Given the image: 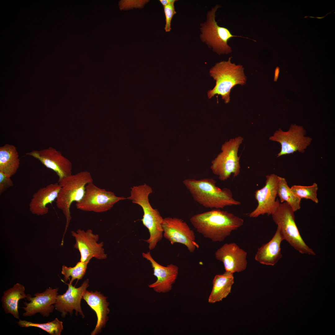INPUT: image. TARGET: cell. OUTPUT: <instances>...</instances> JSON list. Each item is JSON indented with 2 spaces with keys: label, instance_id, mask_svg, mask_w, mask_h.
<instances>
[{
  "label": "cell",
  "instance_id": "1",
  "mask_svg": "<svg viewBox=\"0 0 335 335\" xmlns=\"http://www.w3.org/2000/svg\"><path fill=\"white\" fill-rule=\"evenodd\" d=\"M190 221L197 232L213 242L223 241L244 223L241 218L219 209L195 214Z\"/></svg>",
  "mask_w": 335,
  "mask_h": 335
},
{
  "label": "cell",
  "instance_id": "2",
  "mask_svg": "<svg viewBox=\"0 0 335 335\" xmlns=\"http://www.w3.org/2000/svg\"><path fill=\"white\" fill-rule=\"evenodd\" d=\"M183 183L194 200L205 208L220 209L241 204L233 198L230 189L219 188L212 178L187 179Z\"/></svg>",
  "mask_w": 335,
  "mask_h": 335
},
{
  "label": "cell",
  "instance_id": "3",
  "mask_svg": "<svg viewBox=\"0 0 335 335\" xmlns=\"http://www.w3.org/2000/svg\"><path fill=\"white\" fill-rule=\"evenodd\" d=\"M152 192V188L145 183L132 187L130 195L127 198L142 208L143 215L141 221L149 232V238L146 241L150 250L154 249L163 236V218L157 209L152 208L149 201V195Z\"/></svg>",
  "mask_w": 335,
  "mask_h": 335
},
{
  "label": "cell",
  "instance_id": "4",
  "mask_svg": "<svg viewBox=\"0 0 335 335\" xmlns=\"http://www.w3.org/2000/svg\"><path fill=\"white\" fill-rule=\"evenodd\" d=\"M92 182L91 174L87 171L72 174L59 179L58 183L60 188L56 200V205L62 211L66 220L62 242H63L65 235L72 219L70 210L72 204L74 202H79L82 199L86 185Z\"/></svg>",
  "mask_w": 335,
  "mask_h": 335
},
{
  "label": "cell",
  "instance_id": "5",
  "mask_svg": "<svg viewBox=\"0 0 335 335\" xmlns=\"http://www.w3.org/2000/svg\"><path fill=\"white\" fill-rule=\"evenodd\" d=\"M231 59L230 57L227 61L217 63L210 69V75L216 81V85L208 92L209 99L216 94L220 95L225 103H228L232 88L236 85L246 83V78L243 66L232 63Z\"/></svg>",
  "mask_w": 335,
  "mask_h": 335
},
{
  "label": "cell",
  "instance_id": "6",
  "mask_svg": "<svg viewBox=\"0 0 335 335\" xmlns=\"http://www.w3.org/2000/svg\"><path fill=\"white\" fill-rule=\"evenodd\" d=\"M294 212L286 202L280 203L271 214L284 240L301 254L315 255V252L302 238L296 225Z\"/></svg>",
  "mask_w": 335,
  "mask_h": 335
},
{
  "label": "cell",
  "instance_id": "7",
  "mask_svg": "<svg viewBox=\"0 0 335 335\" xmlns=\"http://www.w3.org/2000/svg\"><path fill=\"white\" fill-rule=\"evenodd\" d=\"M221 7L217 5L208 12L206 21L201 24L200 28L201 41L218 55L231 53L232 50L228 44V40L233 37H242L232 35L228 29L218 25L215 20V14Z\"/></svg>",
  "mask_w": 335,
  "mask_h": 335
},
{
  "label": "cell",
  "instance_id": "8",
  "mask_svg": "<svg viewBox=\"0 0 335 335\" xmlns=\"http://www.w3.org/2000/svg\"><path fill=\"white\" fill-rule=\"evenodd\" d=\"M243 140L241 136L230 139L222 145L221 152L212 162L211 168L213 173L221 181L234 177L240 172V157L238 153L240 145Z\"/></svg>",
  "mask_w": 335,
  "mask_h": 335
},
{
  "label": "cell",
  "instance_id": "9",
  "mask_svg": "<svg viewBox=\"0 0 335 335\" xmlns=\"http://www.w3.org/2000/svg\"><path fill=\"white\" fill-rule=\"evenodd\" d=\"M127 199L116 196L114 193L95 185L93 182L88 184L85 187L82 199L76 203V208L86 212L100 213L111 209L118 201Z\"/></svg>",
  "mask_w": 335,
  "mask_h": 335
},
{
  "label": "cell",
  "instance_id": "10",
  "mask_svg": "<svg viewBox=\"0 0 335 335\" xmlns=\"http://www.w3.org/2000/svg\"><path fill=\"white\" fill-rule=\"evenodd\" d=\"M306 131L302 126L292 124L287 131L279 128L269 139L280 144L281 150L277 155L279 157L297 151L304 153L312 140L310 137L306 136Z\"/></svg>",
  "mask_w": 335,
  "mask_h": 335
},
{
  "label": "cell",
  "instance_id": "11",
  "mask_svg": "<svg viewBox=\"0 0 335 335\" xmlns=\"http://www.w3.org/2000/svg\"><path fill=\"white\" fill-rule=\"evenodd\" d=\"M163 236L171 244L176 243L182 244L190 252L198 249L199 246L195 241V234L187 224L181 219L167 217L162 224Z\"/></svg>",
  "mask_w": 335,
  "mask_h": 335
},
{
  "label": "cell",
  "instance_id": "12",
  "mask_svg": "<svg viewBox=\"0 0 335 335\" xmlns=\"http://www.w3.org/2000/svg\"><path fill=\"white\" fill-rule=\"evenodd\" d=\"M278 176L271 174L266 176L264 186L256 190L255 198L257 202L256 208L248 216L256 218L260 215L267 214L271 215L277 208L280 201L277 198Z\"/></svg>",
  "mask_w": 335,
  "mask_h": 335
},
{
  "label": "cell",
  "instance_id": "13",
  "mask_svg": "<svg viewBox=\"0 0 335 335\" xmlns=\"http://www.w3.org/2000/svg\"><path fill=\"white\" fill-rule=\"evenodd\" d=\"M71 233L75 240L74 247L80 253V261L89 263L93 258L99 260L107 258V254L103 248V242H97L99 235L93 234L92 230L89 229L85 231L79 229L76 232L72 231Z\"/></svg>",
  "mask_w": 335,
  "mask_h": 335
},
{
  "label": "cell",
  "instance_id": "14",
  "mask_svg": "<svg viewBox=\"0 0 335 335\" xmlns=\"http://www.w3.org/2000/svg\"><path fill=\"white\" fill-rule=\"evenodd\" d=\"M26 154L39 160L47 168L54 171L61 179L72 174V164L61 152L52 147L34 150Z\"/></svg>",
  "mask_w": 335,
  "mask_h": 335
},
{
  "label": "cell",
  "instance_id": "15",
  "mask_svg": "<svg viewBox=\"0 0 335 335\" xmlns=\"http://www.w3.org/2000/svg\"><path fill=\"white\" fill-rule=\"evenodd\" d=\"M59 288H47L41 293H37L32 297L28 294L26 297L29 303H23L25 307H22L25 312L23 314L24 317H29L40 313L43 317H48L52 313L55 308V304L58 294Z\"/></svg>",
  "mask_w": 335,
  "mask_h": 335
},
{
  "label": "cell",
  "instance_id": "16",
  "mask_svg": "<svg viewBox=\"0 0 335 335\" xmlns=\"http://www.w3.org/2000/svg\"><path fill=\"white\" fill-rule=\"evenodd\" d=\"M142 256L150 263L153 275L157 278L156 281L149 285V287L159 293H165L171 290L178 275L177 266L172 264L166 266L160 265L153 258L150 252H143Z\"/></svg>",
  "mask_w": 335,
  "mask_h": 335
},
{
  "label": "cell",
  "instance_id": "17",
  "mask_svg": "<svg viewBox=\"0 0 335 335\" xmlns=\"http://www.w3.org/2000/svg\"><path fill=\"white\" fill-rule=\"evenodd\" d=\"M247 255L246 252L234 243H225L215 253L216 258L223 263L225 271L233 273L245 270Z\"/></svg>",
  "mask_w": 335,
  "mask_h": 335
},
{
  "label": "cell",
  "instance_id": "18",
  "mask_svg": "<svg viewBox=\"0 0 335 335\" xmlns=\"http://www.w3.org/2000/svg\"><path fill=\"white\" fill-rule=\"evenodd\" d=\"M89 279H87L77 288L73 286L72 284H67L68 288L66 292L62 295H57L55 308L61 313L62 317H65L68 312L72 315L74 310L76 311V315L79 312L83 317H84L81 302L84 292L89 286Z\"/></svg>",
  "mask_w": 335,
  "mask_h": 335
},
{
  "label": "cell",
  "instance_id": "19",
  "mask_svg": "<svg viewBox=\"0 0 335 335\" xmlns=\"http://www.w3.org/2000/svg\"><path fill=\"white\" fill-rule=\"evenodd\" d=\"M58 183L50 184L39 189L34 193L29 203V210L34 214L43 215L47 213L48 205L56 200L60 190Z\"/></svg>",
  "mask_w": 335,
  "mask_h": 335
},
{
  "label": "cell",
  "instance_id": "20",
  "mask_svg": "<svg viewBox=\"0 0 335 335\" xmlns=\"http://www.w3.org/2000/svg\"><path fill=\"white\" fill-rule=\"evenodd\" d=\"M83 298L96 314V324L91 333V335H96L101 332V329L105 326L108 320L107 315L109 312V303L107 301L106 297L97 291L93 292L86 290L83 293Z\"/></svg>",
  "mask_w": 335,
  "mask_h": 335
},
{
  "label": "cell",
  "instance_id": "21",
  "mask_svg": "<svg viewBox=\"0 0 335 335\" xmlns=\"http://www.w3.org/2000/svg\"><path fill=\"white\" fill-rule=\"evenodd\" d=\"M284 240L279 230L277 228L272 239L258 248L255 255V260L262 264L274 265L282 257L280 244Z\"/></svg>",
  "mask_w": 335,
  "mask_h": 335
},
{
  "label": "cell",
  "instance_id": "22",
  "mask_svg": "<svg viewBox=\"0 0 335 335\" xmlns=\"http://www.w3.org/2000/svg\"><path fill=\"white\" fill-rule=\"evenodd\" d=\"M233 274L225 271L222 274L217 275L213 280V286L208 298V302L214 303L226 298L231 292L234 283Z\"/></svg>",
  "mask_w": 335,
  "mask_h": 335
},
{
  "label": "cell",
  "instance_id": "23",
  "mask_svg": "<svg viewBox=\"0 0 335 335\" xmlns=\"http://www.w3.org/2000/svg\"><path fill=\"white\" fill-rule=\"evenodd\" d=\"M25 290L22 284L16 283L4 292L1 301L6 313L11 314L15 318L19 319L18 303L20 300L26 298Z\"/></svg>",
  "mask_w": 335,
  "mask_h": 335
},
{
  "label": "cell",
  "instance_id": "24",
  "mask_svg": "<svg viewBox=\"0 0 335 335\" xmlns=\"http://www.w3.org/2000/svg\"><path fill=\"white\" fill-rule=\"evenodd\" d=\"M20 165L19 155L15 146L6 144L0 147V171L11 177L16 172Z\"/></svg>",
  "mask_w": 335,
  "mask_h": 335
},
{
  "label": "cell",
  "instance_id": "25",
  "mask_svg": "<svg viewBox=\"0 0 335 335\" xmlns=\"http://www.w3.org/2000/svg\"><path fill=\"white\" fill-rule=\"evenodd\" d=\"M278 178L277 195L279 197L280 202L287 203L294 212L299 209L301 199L292 191L285 178L279 176Z\"/></svg>",
  "mask_w": 335,
  "mask_h": 335
},
{
  "label": "cell",
  "instance_id": "26",
  "mask_svg": "<svg viewBox=\"0 0 335 335\" xmlns=\"http://www.w3.org/2000/svg\"><path fill=\"white\" fill-rule=\"evenodd\" d=\"M16 323L21 327H35L40 328L51 335H60L63 329V322L57 318L52 321L44 323H34L20 319Z\"/></svg>",
  "mask_w": 335,
  "mask_h": 335
},
{
  "label": "cell",
  "instance_id": "27",
  "mask_svg": "<svg viewBox=\"0 0 335 335\" xmlns=\"http://www.w3.org/2000/svg\"><path fill=\"white\" fill-rule=\"evenodd\" d=\"M88 263L80 261L73 267L63 265L61 273L64 276L65 282L67 281L70 277H71L70 284H72L75 279H77L78 281L81 279L85 274Z\"/></svg>",
  "mask_w": 335,
  "mask_h": 335
},
{
  "label": "cell",
  "instance_id": "28",
  "mask_svg": "<svg viewBox=\"0 0 335 335\" xmlns=\"http://www.w3.org/2000/svg\"><path fill=\"white\" fill-rule=\"evenodd\" d=\"M290 189L296 196L301 199L303 198L310 199L316 203L319 202L317 197L318 186L316 183L308 186L294 185Z\"/></svg>",
  "mask_w": 335,
  "mask_h": 335
},
{
  "label": "cell",
  "instance_id": "29",
  "mask_svg": "<svg viewBox=\"0 0 335 335\" xmlns=\"http://www.w3.org/2000/svg\"><path fill=\"white\" fill-rule=\"evenodd\" d=\"M174 3L163 7L164 11L165 16L166 24L164 29L166 32H169L171 29V22L173 16L176 14L175 11Z\"/></svg>",
  "mask_w": 335,
  "mask_h": 335
},
{
  "label": "cell",
  "instance_id": "30",
  "mask_svg": "<svg viewBox=\"0 0 335 335\" xmlns=\"http://www.w3.org/2000/svg\"><path fill=\"white\" fill-rule=\"evenodd\" d=\"M11 177L0 171V194L13 185Z\"/></svg>",
  "mask_w": 335,
  "mask_h": 335
},
{
  "label": "cell",
  "instance_id": "31",
  "mask_svg": "<svg viewBox=\"0 0 335 335\" xmlns=\"http://www.w3.org/2000/svg\"><path fill=\"white\" fill-rule=\"evenodd\" d=\"M159 2H161V4L163 6V7L166 6L167 5L170 4L172 3H175V2L177 1L176 0H160Z\"/></svg>",
  "mask_w": 335,
  "mask_h": 335
},
{
  "label": "cell",
  "instance_id": "32",
  "mask_svg": "<svg viewBox=\"0 0 335 335\" xmlns=\"http://www.w3.org/2000/svg\"><path fill=\"white\" fill-rule=\"evenodd\" d=\"M279 67H277L276 68L275 71V77L274 81H276L278 78L279 73Z\"/></svg>",
  "mask_w": 335,
  "mask_h": 335
},
{
  "label": "cell",
  "instance_id": "33",
  "mask_svg": "<svg viewBox=\"0 0 335 335\" xmlns=\"http://www.w3.org/2000/svg\"><path fill=\"white\" fill-rule=\"evenodd\" d=\"M328 14H329V13H328V14H326V15H325V16H324V17L323 16V17H312V16H309V17H311V18H318V19H321V18H324V17H325V16H327V15Z\"/></svg>",
  "mask_w": 335,
  "mask_h": 335
}]
</instances>
